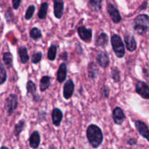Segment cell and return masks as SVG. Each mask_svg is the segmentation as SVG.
<instances>
[{
    "mask_svg": "<svg viewBox=\"0 0 149 149\" xmlns=\"http://www.w3.org/2000/svg\"><path fill=\"white\" fill-rule=\"evenodd\" d=\"M87 137L89 143L93 148L98 147L103 142V132L100 128L95 125H91L87 127Z\"/></svg>",
    "mask_w": 149,
    "mask_h": 149,
    "instance_id": "1",
    "label": "cell"
},
{
    "mask_svg": "<svg viewBox=\"0 0 149 149\" xmlns=\"http://www.w3.org/2000/svg\"><path fill=\"white\" fill-rule=\"evenodd\" d=\"M149 29V16L140 15L134 20V29L138 34L143 35Z\"/></svg>",
    "mask_w": 149,
    "mask_h": 149,
    "instance_id": "2",
    "label": "cell"
},
{
    "mask_svg": "<svg viewBox=\"0 0 149 149\" xmlns=\"http://www.w3.org/2000/svg\"><path fill=\"white\" fill-rule=\"evenodd\" d=\"M111 42L112 47L116 56L119 58H123L125 53V45L120 36L117 34H113L111 36Z\"/></svg>",
    "mask_w": 149,
    "mask_h": 149,
    "instance_id": "3",
    "label": "cell"
},
{
    "mask_svg": "<svg viewBox=\"0 0 149 149\" xmlns=\"http://www.w3.org/2000/svg\"><path fill=\"white\" fill-rule=\"evenodd\" d=\"M17 106V97L16 95L12 94L6 100L5 108L10 115L13 113Z\"/></svg>",
    "mask_w": 149,
    "mask_h": 149,
    "instance_id": "4",
    "label": "cell"
},
{
    "mask_svg": "<svg viewBox=\"0 0 149 149\" xmlns=\"http://www.w3.org/2000/svg\"><path fill=\"white\" fill-rule=\"evenodd\" d=\"M135 90L138 95L144 99H149V87L143 81H139L136 83Z\"/></svg>",
    "mask_w": 149,
    "mask_h": 149,
    "instance_id": "5",
    "label": "cell"
},
{
    "mask_svg": "<svg viewBox=\"0 0 149 149\" xmlns=\"http://www.w3.org/2000/svg\"><path fill=\"white\" fill-rule=\"evenodd\" d=\"M135 125L140 135L149 141V130L147 125L142 121L140 120H137L135 122Z\"/></svg>",
    "mask_w": 149,
    "mask_h": 149,
    "instance_id": "6",
    "label": "cell"
},
{
    "mask_svg": "<svg viewBox=\"0 0 149 149\" xmlns=\"http://www.w3.org/2000/svg\"><path fill=\"white\" fill-rule=\"evenodd\" d=\"M78 34L79 37L85 42H90L93 36L91 29H86L84 26H80L78 28Z\"/></svg>",
    "mask_w": 149,
    "mask_h": 149,
    "instance_id": "7",
    "label": "cell"
},
{
    "mask_svg": "<svg viewBox=\"0 0 149 149\" xmlns=\"http://www.w3.org/2000/svg\"><path fill=\"white\" fill-rule=\"evenodd\" d=\"M107 10L108 12H109V14L110 15L111 17L112 20L113 21V23H120V21L122 20V17H121L120 14H119L117 9H116L112 4H108Z\"/></svg>",
    "mask_w": 149,
    "mask_h": 149,
    "instance_id": "8",
    "label": "cell"
},
{
    "mask_svg": "<svg viewBox=\"0 0 149 149\" xmlns=\"http://www.w3.org/2000/svg\"><path fill=\"white\" fill-rule=\"evenodd\" d=\"M97 61L99 65L102 68H106L109 65V58L108 54L103 51H99L97 55Z\"/></svg>",
    "mask_w": 149,
    "mask_h": 149,
    "instance_id": "9",
    "label": "cell"
},
{
    "mask_svg": "<svg viewBox=\"0 0 149 149\" xmlns=\"http://www.w3.org/2000/svg\"><path fill=\"white\" fill-rule=\"evenodd\" d=\"M113 119L115 124L122 125L125 119V115L123 110L120 107L115 108L113 111Z\"/></svg>",
    "mask_w": 149,
    "mask_h": 149,
    "instance_id": "10",
    "label": "cell"
},
{
    "mask_svg": "<svg viewBox=\"0 0 149 149\" xmlns=\"http://www.w3.org/2000/svg\"><path fill=\"white\" fill-rule=\"evenodd\" d=\"M125 42L126 47L130 52H133L137 48V43L135 38L130 33H127L125 36Z\"/></svg>",
    "mask_w": 149,
    "mask_h": 149,
    "instance_id": "11",
    "label": "cell"
},
{
    "mask_svg": "<svg viewBox=\"0 0 149 149\" xmlns=\"http://www.w3.org/2000/svg\"><path fill=\"white\" fill-rule=\"evenodd\" d=\"M74 90V84L71 79H69L65 83L63 87V97L66 100L71 98Z\"/></svg>",
    "mask_w": 149,
    "mask_h": 149,
    "instance_id": "12",
    "label": "cell"
},
{
    "mask_svg": "<svg viewBox=\"0 0 149 149\" xmlns=\"http://www.w3.org/2000/svg\"><path fill=\"white\" fill-rule=\"evenodd\" d=\"M64 3L63 0H54V14L57 18L60 19L63 14Z\"/></svg>",
    "mask_w": 149,
    "mask_h": 149,
    "instance_id": "13",
    "label": "cell"
},
{
    "mask_svg": "<svg viewBox=\"0 0 149 149\" xmlns=\"http://www.w3.org/2000/svg\"><path fill=\"white\" fill-rule=\"evenodd\" d=\"M67 75V67L64 63L60 65L59 68H58V73H57V80L60 83L63 82L66 78Z\"/></svg>",
    "mask_w": 149,
    "mask_h": 149,
    "instance_id": "14",
    "label": "cell"
},
{
    "mask_svg": "<svg viewBox=\"0 0 149 149\" xmlns=\"http://www.w3.org/2000/svg\"><path fill=\"white\" fill-rule=\"evenodd\" d=\"M63 119V113L59 109H54L52 112V119L54 125L58 127Z\"/></svg>",
    "mask_w": 149,
    "mask_h": 149,
    "instance_id": "15",
    "label": "cell"
},
{
    "mask_svg": "<svg viewBox=\"0 0 149 149\" xmlns=\"http://www.w3.org/2000/svg\"><path fill=\"white\" fill-rule=\"evenodd\" d=\"M40 143V135L37 131H35L29 138V145L32 148H37Z\"/></svg>",
    "mask_w": 149,
    "mask_h": 149,
    "instance_id": "16",
    "label": "cell"
},
{
    "mask_svg": "<svg viewBox=\"0 0 149 149\" xmlns=\"http://www.w3.org/2000/svg\"><path fill=\"white\" fill-rule=\"evenodd\" d=\"M18 54L22 63H26L29 61V56L28 55L27 49L25 47H19Z\"/></svg>",
    "mask_w": 149,
    "mask_h": 149,
    "instance_id": "17",
    "label": "cell"
},
{
    "mask_svg": "<svg viewBox=\"0 0 149 149\" xmlns=\"http://www.w3.org/2000/svg\"><path fill=\"white\" fill-rule=\"evenodd\" d=\"M108 42H109V36H108V35L105 33H102L97 38L96 45L100 47H104L107 45Z\"/></svg>",
    "mask_w": 149,
    "mask_h": 149,
    "instance_id": "18",
    "label": "cell"
},
{
    "mask_svg": "<svg viewBox=\"0 0 149 149\" xmlns=\"http://www.w3.org/2000/svg\"><path fill=\"white\" fill-rule=\"evenodd\" d=\"M49 84H50V78L47 76H45V77H42L40 80V83H39L41 91H45L47 89H48Z\"/></svg>",
    "mask_w": 149,
    "mask_h": 149,
    "instance_id": "19",
    "label": "cell"
},
{
    "mask_svg": "<svg viewBox=\"0 0 149 149\" xmlns=\"http://www.w3.org/2000/svg\"><path fill=\"white\" fill-rule=\"evenodd\" d=\"M47 9H48V4L47 2H43L41 5L40 9L38 13V17L41 20H43L46 17L47 13Z\"/></svg>",
    "mask_w": 149,
    "mask_h": 149,
    "instance_id": "20",
    "label": "cell"
},
{
    "mask_svg": "<svg viewBox=\"0 0 149 149\" xmlns=\"http://www.w3.org/2000/svg\"><path fill=\"white\" fill-rule=\"evenodd\" d=\"M89 76H90V78L95 79L97 75V73H98V70H97V66H96L95 64H94V63H91L89 65Z\"/></svg>",
    "mask_w": 149,
    "mask_h": 149,
    "instance_id": "21",
    "label": "cell"
},
{
    "mask_svg": "<svg viewBox=\"0 0 149 149\" xmlns=\"http://www.w3.org/2000/svg\"><path fill=\"white\" fill-rule=\"evenodd\" d=\"M26 88H27L28 93L31 95L34 99L35 93H36V86H35L34 83L32 81H29L27 83V85H26Z\"/></svg>",
    "mask_w": 149,
    "mask_h": 149,
    "instance_id": "22",
    "label": "cell"
},
{
    "mask_svg": "<svg viewBox=\"0 0 149 149\" xmlns=\"http://www.w3.org/2000/svg\"><path fill=\"white\" fill-rule=\"evenodd\" d=\"M56 54H57V47L55 45H52L49 47V50H48L47 57L48 59L50 61H54L56 58Z\"/></svg>",
    "mask_w": 149,
    "mask_h": 149,
    "instance_id": "23",
    "label": "cell"
},
{
    "mask_svg": "<svg viewBox=\"0 0 149 149\" xmlns=\"http://www.w3.org/2000/svg\"><path fill=\"white\" fill-rule=\"evenodd\" d=\"M30 36L34 40H37L42 37V32L38 28H33L30 31Z\"/></svg>",
    "mask_w": 149,
    "mask_h": 149,
    "instance_id": "24",
    "label": "cell"
},
{
    "mask_svg": "<svg viewBox=\"0 0 149 149\" xmlns=\"http://www.w3.org/2000/svg\"><path fill=\"white\" fill-rule=\"evenodd\" d=\"M3 61H4V63L10 67L13 63V55L10 52H5L3 55Z\"/></svg>",
    "mask_w": 149,
    "mask_h": 149,
    "instance_id": "25",
    "label": "cell"
},
{
    "mask_svg": "<svg viewBox=\"0 0 149 149\" xmlns=\"http://www.w3.org/2000/svg\"><path fill=\"white\" fill-rule=\"evenodd\" d=\"M24 126H25L24 120H20V122H19L18 123L15 125L14 132H15V135L16 136H18V135H20V133L22 132V130H23Z\"/></svg>",
    "mask_w": 149,
    "mask_h": 149,
    "instance_id": "26",
    "label": "cell"
},
{
    "mask_svg": "<svg viewBox=\"0 0 149 149\" xmlns=\"http://www.w3.org/2000/svg\"><path fill=\"white\" fill-rule=\"evenodd\" d=\"M100 0H90V6L94 11H98L100 9Z\"/></svg>",
    "mask_w": 149,
    "mask_h": 149,
    "instance_id": "27",
    "label": "cell"
},
{
    "mask_svg": "<svg viewBox=\"0 0 149 149\" xmlns=\"http://www.w3.org/2000/svg\"><path fill=\"white\" fill-rule=\"evenodd\" d=\"M111 77L115 82H118L120 81V71L117 68H112Z\"/></svg>",
    "mask_w": 149,
    "mask_h": 149,
    "instance_id": "28",
    "label": "cell"
},
{
    "mask_svg": "<svg viewBox=\"0 0 149 149\" xmlns=\"http://www.w3.org/2000/svg\"><path fill=\"white\" fill-rule=\"evenodd\" d=\"M7 79V73L2 65H0V84H3Z\"/></svg>",
    "mask_w": 149,
    "mask_h": 149,
    "instance_id": "29",
    "label": "cell"
},
{
    "mask_svg": "<svg viewBox=\"0 0 149 149\" xmlns=\"http://www.w3.org/2000/svg\"><path fill=\"white\" fill-rule=\"evenodd\" d=\"M34 11H35V7L33 5H31L29 6V8L27 9V10H26V20H29V19H31L32 17V16H33V13H34Z\"/></svg>",
    "mask_w": 149,
    "mask_h": 149,
    "instance_id": "30",
    "label": "cell"
},
{
    "mask_svg": "<svg viewBox=\"0 0 149 149\" xmlns=\"http://www.w3.org/2000/svg\"><path fill=\"white\" fill-rule=\"evenodd\" d=\"M42 52H36V53H34L33 55V56H32V63L34 64L38 63L42 60Z\"/></svg>",
    "mask_w": 149,
    "mask_h": 149,
    "instance_id": "31",
    "label": "cell"
},
{
    "mask_svg": "<svg viewBox=\"0 0 149 149\" xmlns=\"http://www.w3.org/2000/svg\"><path fill=\"white\" fill-rule=\"evenodd\" d=\"M109 92H110V90H109V87L107 86H103V89H102V94L103 95V96L106 97H108L109 95Z\"/></svg>",
    "mask_w": 149,
    "mask_h": 149,
    "instance_id": "32",
    "label": "cell"
},
{
    "mask_svg": "<svg viewBox=\"0 0 149 149\" xmlns=\"http://www.w3.org/2000/svg\"><path fill=\"white\" fill-rule=\"evenodd\" d=\"M20 4V0H13V7L15 10H17Z\"/></svg>",
    "mask_w": 149,
    "mask_h": 149,
    "instance_id": "33",
    "label": "cell"
},
{
    "mask_svg": "<svg viewBox=\"0 0 149 149\" xmlns=\"http://www.w3.org/2000/svg\"><path fill=\"white\" fill-rule=\"evenodd\" d=\"M128 143H129L130 145H135V144L136 143V141H135V139H132V138H131L130 140H129V141H128Z\"/></svg>",
    "mask_w": 149,
    "mask_h": 149,
    "instance_id": "34",
    "label": "cell"
},
{
    "mask_svg": "<svg viewBox=\"0 0 149 149\" xmlns=\"http://www.w3.org/2000/svg\"><path fill=\"white\" fill-rule=\"evenodd\" d=\"M146 5H147V2H145L143 4V6L141 7V9H140V10H143V9H146Z\"/></svg>",
    "mask_w": 149,
    "mask_h": 149,
    "instance_id": "35",
    "label": "cell"
},
{
    "mask_svg": "<svg viewBox=\"0 0 149 149\" xmlns=\"http://www.w3.org/2000/svg\"><path fill=\"white\" fill-rule=\"evenodd\" d=\"M0 149H8V148H7V147H1V148Z\"/></svg>",
    "mask_w": 149,
    "mask_h": 149,
    "instance_id": "36",
    "label": "cell"
},
{
    "mask_svg": "<svg viewBox=\"0 0 149 149\" xmlns=\"http://www.w3.org/2000/svg\"><path fill=\"white\" fill-rule=\"evenodd\" d=\"M71 149H74V148H71Z\"/></svg>",
    "mask_w": 149,
    "mask_h": 149,
    "instance_id": "37",
    "label": "cell"
}]
</instances>
